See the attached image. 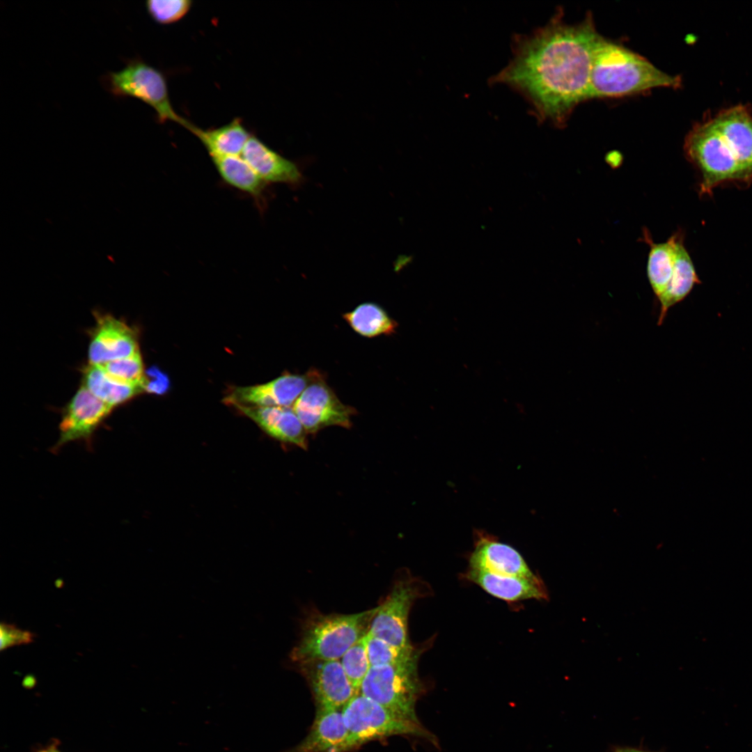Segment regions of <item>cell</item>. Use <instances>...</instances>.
Returning <instances> with one entry per match:
<instances>
[{"label": "cell", "instance_id": "cell-1", "mask_svg": "<svg viewBox=\"0 0 752 752\" xmlns=\"http://www.w3.org/2000/svg\"><path fill=\"white\" fill-rule=\"evenodd\" d=\"M600 36L591 16L569 24L561 11L545 26L514 38L512 60L490 83L506 84L521 94L539 121L562 126L576 106L588 99Z\"/></svg>", "mask_w": 752, "mask_h": 752}, {"label": "cell", "instance_id": "cell-2", "mask_svg": "<svg viewBox=\"0 0 752 752\" xmlns=\"http://www.w3.org/2000/svg\"><path fill=\"white\" fill-rule=\"evenodd\" d=\"M689 160L701 174L700 194L727 182L752 181V116L736 106L696 125L684 141Z\"/></svg>", "mask_w": 752, "mask_h": 752}, {"label": "cell", "instance_id": "cell-3", "mask_svg": "<svg viewBox=\"0 0 752 752\" xmlns=\"http://www.w3.org/2000/svg\"><path fill=\"white\" fill-rule=\"evenodd\" d=\"M679 77L670 75L642 56L600 36L594 50L588 99L620 97L656 88H676Z\"/></svg>", "mask_w": 752, "mask_h": 752}, {"label": "cell", "instance_id": "cell-4", "mask_svg": "<svg viewBox=\"0 0 752 752\" xmlns=\"http://www.w3.org/2000/svg\"><path fill=\"white\" fill-rule=\"evenodd\" d=\"M379 606L355 613H324L311 608L301 622L299 639L290 653L294 663L340 659L367 634Z\"/></svg>", "mask_w": 752, "mask_h": 752}, {"label": "cell", "instance_id": "cell-5", "mask_svg": "<svg viewBox=\"0 0 752 752\" xmlns=\"http://www.w3.org/2000/svg\"><path fill=\"white\" fill-rule=\"evenodd\" d=\"M101 81L113 96L134 97L151 107L162 123L173 121L187 130L192 124L173 109L164 74L139 57L127 60L121 70L107 72Z\"/></svg>", "mask_w": 752, "mask_h": 752}, {"label": "cell", "instance_id": "cell-6", "mask_svg": "<svg viewBox=\"0 0 752 752\" xmlns=\"http://www.w3.org/2000/svg\"><path fill=\"white\" fill-rule=\"evenodd\" d=\"M342 712L350 750L392 735H415L434 740L419 721L401 716L359 692L342 708Z\"/></svg>", "mask_w": 752, "mask_h": 752}, {"label": "cell", "instance_id": "cell-7", "mask_svg": "<svg viewBox=\"0 0 752 752\" xmlns=\"http://www.w3.org/2000/svg\"><path fill=\"white\" fill-rule=\"evenodd\" d=\"M418 663L371 666L359 690L397 714L418 721L415 704L423 691Z\"/></svg>", "mask_w": 752, "mask_h": 752}, {"label": "cell", "instance_id": "cell-8", "mask_svg": "<svg viewBox=\"0 0 752 752\" xmlns=\"http://www.w3.org/2000/svg\"><path fill=\"white\" fill-rule=\"evenodd\" d=\"M423 581L411 574H398L390 592L379 605L368 634L402 648L414 647L409 639L408 620L415 601L428 593Z\"/></svg>", "mask_w": 752, "mask_h": 752}, {"label": "cell", "instance_id": "cell-9", "mask_svg": "<svg viewBox=\"0 0 752 752\" xmlns=\"http://www.w3.org/2000/svg\"><path fill=\"white\" fill-rule=\"evenodd\" d=\"M292 408L307 434L329 426L349 428L356 412L339 400L320 373L309 383Z\"/></svg>", "mask_w": 752, "mask_h": 752}, {"label": "cell", "instance_id": "cell-10", "mask_svg": "<svg viewBox=\"0 0 752 752\" xmlns=\"http://www.w3.org/2000/svg\"><path fill=\"white\" fill-rule=\"evenodd\" d=\"M308 683L318 708L342 709L357 692L339 659H315L295 664Z\"/></svg>", "mask_w": 752, "mask_h": 752}, {"label": "cell", "instance_id": "cell-11", "mask_svg": "<svg viewBox=\"0 0 752 752\" xmlns=\"http://www.w3.org/2000/svg\"><path fill=\"white\" fill-rule=\"evenodd\" d=\"M319 374L314 370L304 375L286 373L266 383L238 386L224 401L233 406L290 407Z\"/></svg>", "mask_w": 752, "mask_h": 752}, {"label": "cell", "instance_id": "cell-12", "mask_svg": "<svg viewBox=\"0 0 752 752\" xmlns=\"http://www.w3.org/2000/svg\"><path fill=\"white\" fill-rule=\"evenodd\" d=\"M112 407L81 386L65 407L59 425V437L54 450L75 441L89 442Z\"/></svg>", "mask_w": 752, "mask_h": 752}, {"label": "cell", "instance_id": "cell-13", "mask_svg": "<svg viewBox=\"0 0 752 752\" xmlns=\"http://www.w3.org/2000/svg\"><path fill=\"white\" fill-rule=\"evenodd\" d=\"M96 320L89 343V364L102 365L140 352L136 334L126 323L109 314H99Z\"/></svg>", "mask_w": 752, "mask_h": 752}, {"label": "cell", "instance_id": "cell-14", "mask_svg": "<svg viewBox=\"0 0 752 752\" xmlns=\"http://www.w3.org/2000/svg\"><path fill=\"white\" fill-rule=\"evenodd\" d=\"M469 569L532 579L539 578L515 549L486 538L480 539L476 545L469 558Z\"/></svg>", "mask_w": 752, "mask_h": 752}, {"label": "cell", "instance_id": "cell-15", "mask_svg": "<svg viewBox=\"0 0 752 752\" xmlns=\"http://www.w3.org/2000/svg\"><path fill=\"white\" fill-rule=\"evenodd\" d=\"M348 735L342 709L318 708L309 733L290 752H347Z\"/></svg>", "mask_w": 752, "mask_h": 752}, {"label": "cell", "instance_id": "cell-16", "mask_svg": "<svg viewBox=\"0 0 752 752\" xmlns=\"http://www.w3.org/2000/svg\"><path fill=\"white\" fill-rule=\"evenodd\" d=\"M234 407L272 438L303 449L307 448V432L292 407Z\"/></svg>", "mask_w": 752, "mask_h": 752}, {"label": "cell", "instance_id": "cell-17", "mask_svg": "<svg viewBox=\"0 0 752 752\" xmlns=\"http://www.w3.org/2000/svg\"><path fill=\"white\" fill-rule=\"evenodd\" d=\"M242 157L266 183L295 185L302 180L297 166L281 156L255 136H251Z\"/></svg>", "mask_w": 752, "mask_h": 752}, {"label": "cell", "instance_id": "cell-18", "mask_svg": "<svg viewBox=\"0 0 752 752\" xmlns=\"http://www.w3.org/2000/svg\"><path fill=\"white\" fill-rule=\"evenodd\" d=\"M466 579L479 586L485 592L506 602L525 600H546V588L540 578L528 579L506 576L469 569Z\"/></svg>", "mask_w": 752, "mask_h": 752}, {"label": "cell", "instance_id": "cell-19", "mask_svg": "<svg viewBox=\"0 0 752 752\" xmlns=\"http://www.w3.org/2000/svg\"><path fill=\"white\" fill-rule=\"evenodd\" d=\"M649 233H645V242L650 244L647 274L652 290L659 300L667 290L676 270L677 246L682 238L675 233L664 243H654Z\"/></svg>", "mask_w": 752, "mask_h": 752}, {"label": "cell", "instance_id": "cell-20", "mask_svg": "<svg viewBox=\"0 0 752 752\" xmlns=\"http://www.w3.org/2000/svg\"><path fill=\"white\" fill-rule=\"evenodd\" d=\"M212 163L224 182L249 196L261 210L265 203L267 184L258 176L242 155L211 157Z\"/></svg>", "mask_w": 752, "mask_h": 752}, {"label": "cell", "instance_id": "cell-21", "mask_svg": "<svg viewBox=\"0 0 752 752\" xmlns=\"http://www.w3.org/2000/svg\"><path fill=\"white\" fill-rule=\"evenodd\" d=\"M188 130L200 140L210 157L241 155L251 136L240 118H234L221 127L208 130L201 129L192 124Z\"/></svg>", "mask_w": 752, "mask_h": 752}, {"label": "cell", "instance_id": "cell-22", "mask_svg": "<svg viewBox=\"0 0 752 752\" xmlns=\"http://www.w3.org/2000/svg\"><path fill=\"white\" fill-rule=\"evenodd\" d=\"M112 408L146 391L141 386L123 384L111 378L98 365L88 364L83 372V385Z\"/></svg>", "mask_w": 752, "mask_h": 752}, {"label": "cell", "instance_id": "cell-23", "mask_svg": "<svg viewBox=\"0 0 752 752\" xmlns=\"http://www.w3.org/2000/svg\"><path fill=\"white\" fill-rule=\"evenodd\" d=\"M699 283L694 266L689 254L684 246L682 239L677 246L675 275L667 290L658 300L660 307L657 325L660 326L663 324L670 308L682 301L689 294L694 285Z\"/></svg>", "mask_w": 752, "mask_h": 752}, {"label": "cell", "instance_id": "cell-24", "mask_svg": "<svg viewBox=\"0 0 752 752\" xmlns=\"http://www.w3.org/2000/svg\"><path fill=\"white\" fill-rule=\"evenodd\" d=\"M343 317L356 333L368 338L391 335L398 327L383 308L372 302L361 304Z\"/></svg>", "mask_w": 752, "mask_h": 752}, {"label": "cell", "instance_id": "cell-25", "mask_svg": "<svg viewBox=\"0 0 752 752\" xmlns=\"http://www.w3.org/2000/svg\"><path fill=\"white\" fill-rule=\"evenodd\" d=\"M366 650L371 666L398 665L418 661L423 649L413 647L402 648L367 633Z\"/></svg>", "mask_w": 752, "mask_h": 752}, {"label": "cell", "instance_id": "cell-26", "mask_svg": "<svg viewBox=\"0 0 752 752\" xmlns=\"http://www.w3.org/2000/svg\"><path fill=\"white\" fill-rule=\"evenodd\" d=\"M98 366L116 381L126 384L141 386L146 390L148 380L140 352L131 357Z\"/></svg>", "mask_w": 752, "mask_h": 752}, {"label": "cell", "instance_id": "cell-27", "mask_svg": "<svg viewBox=\"0 0 752 752\" xmlns=\"http://www.w3.org/2000/svg\"><path fill=\"white\" fill-rule=\"evenodd\" d=\"M365 636L353 644L339 659L347 677L357 692H359L361 685L371 667Z\"/></svg>", "mask_w": 752, "mask_h": 752}, {"label": "cell", "instance_id": "cell-28", "mask_svg": "<svg viewBox=\"0 0 752 752\" xmlns=\"http://www.w3.org/2000/svg\"><path fill=\"white\" fill-rule=\"evenodd\" d=\"M190 0H150L146 3L150 16L157 23L169 24L184 17L190 10Z\"/></svg>", "mask_w": 752, "mask_h": 752}, {"label": "cell", "instance_id": "cell-29", "mask_svg": "<svg viewBox=\"0 0 752 752\" xmlns=\"http://www.w3.org/2000/svg\"><path fill=\"white\" fill-rule=\"evenodd\" d=\"M1 650L8 648L27 644L32 642L34 635L31 632L17 628L15 625L2 622L0 626Z\"/></svg>", "mask_w": 752, "mask_h": 752}, {"label": "cell", "instance_id": "cell-30", "mask_svg": "<svg viewBox=\"0 0 752 752\" xmlns=\"http://www.w3.org/2000/svg\"><path fill=\"white\" fill-rule=\"evenodd\" d=\"M38 752H61L58 749L57 742H54L52 744L45 746L38 751Z\"/></svg>", "mask_w": 752, "mask_h": 752}, {"label": "cell", "instance_id": "cell-31", "mask_svg": "<svg viewBox=\"0 0 752 752\" xmlns=\"http://www.w3.org/2000/svg\"><path fill=\"white\" fill-rule=\"evenodd\" d=\"M636 749L629 747L616 748L613 752H635Z\"/></svg>", "mask_w": 752, "mask_h": 752}, {"label": "cell", "instance_id": "cell-32", "mask_svg": "<svg viewBox=\"0 0 752 752\" xmlns=\"http://www.w3.org/2000/svg\"><path fill=\"white\" fill-rule=\"evenodd\" d=\"M635 752H652V751H642V750L636 749Z\"/></svg>", "mask_w": 752, "mask_h": 752}]
</instances>
